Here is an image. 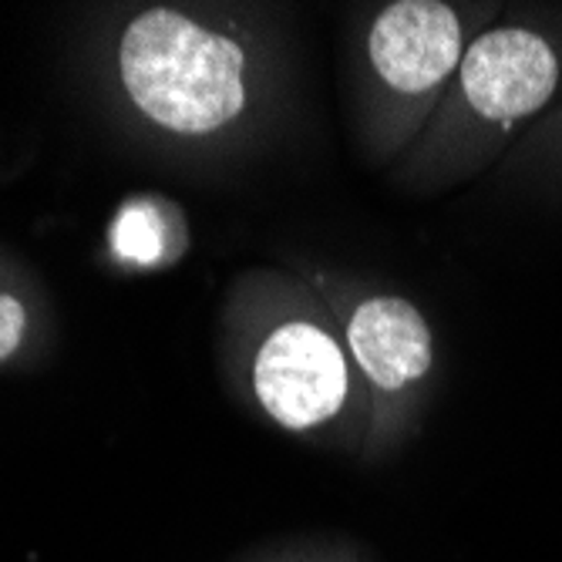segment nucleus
Listing matches in <instances>:
<instances>
[{
    "instance_id": "1",
    "label": "nucleus",
    "mask_w": 562,
    "mask_h": 562,
    "mask_svg": "<svg viewBox=\"0 0 562 562\" xmlns=\"http://www.w3.org/2000/svg\"><path fill=\"white\" fill-rule=\"evenodd\" d=\"M119 61L132 101L169 132L210 135L246 105L239 44L186 14H138L122 37Z\"/></svg>"
},
{
    "instance_id": "2",
    "label": "nucleus",
    "mask_w": 562,
    "mask_h": 562,
    "mask_svg": "<svg viewBox=\"0 0 562 562\" xmlns=\"http://www.w3.org/2000/svg\"><path fill=\"white\" fill-rule=\"evenodd\" d=\"M252 387L263 412L290 431L334 418L347 401V357L314 324H283L267 337L252 364Z\"/></svg>"
},
{
    "instance_id": "3",
    "label": "nucleus",
    "mask_w": 562,
    "mask_h": 562,
    "mask_svg": "<svg viewBox=\"0 0 562 562\" xmlns=\"http://www.w3.org/2000/svg\"><path fill=\"white\" fill-rule=\"evenodd\" d=\"M458 68L472 112L498 125L536 115L559 85L555 50L526 27L485 31L469 44Z\"/></svg>"
},
{
    "instance_id": "4",
    "label": "nucleus",
    "mask_w": 562,
    "mask_h": 562,
    "mask_svg": "<svg viewBox=\"0 0 562 562\" xmlns=\"http://www.w3.org/2000/svg\"><path fill=\"white\" fill-rule=\"evenodd\" d=\"M462 21L438 0H401L378 14L368 50L384 85L404 94L438 88L462 65Z\"/></svg>"
},
{
    "instance_id": "5",
    "label": "nucleus",
    "mask_w": 562,
    "mask_h": 562,
    "mask_svg": "<svg viewBox=\"0 0 562 562\" xmlns=\"http://www.w3.org/2000/svg\"><path fill=\"white\" fill-rule=\"evenodd\" d=\"M347 344L353 361L381 391H401L431 368V330L418 306L401 296H378L357 306Z\"/></svg>"
},
{
    "instance_id": "6",
    "label": "nucleus",
    "mask_w": 562,
    "mask_h": 562,
    "mask_svg": "<svg viewBox=\"0 0 562 562\" xmlns=\"http://www.w3.org/2000/svg\"><path fill=\"white\" fill-rule=\"evenodd\" d=\"M112 246L122 260H132L142 267L156 263L166 252V233H162V220L156 206H148V202H128L112 226Z\"/></svg>"
},
{
    "instance_id": "7",
    "label": "nucleus",
    "mask_w": 562,
    "mask_h": 562,
    "mask_svg": "<svg viewBox=\"0 0 562 562\" xmlns=\"http://www.w3.org/2000/svg\"><path fill=\"white\" fill-rule=\"evenodd\" d=\"M24 327H27L24 306L14 296L0 293V361H8V357L21 347Z\"/></svg>"
}]
</instances>
